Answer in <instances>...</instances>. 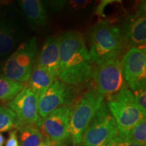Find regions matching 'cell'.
Returning a JSON list of instances; mask_svg holds the SVG:
<instances>
[{
    "label": "cell",
    "mask_w": 146,
    "mask_h": 146,
    "mask_svg": "<svg viewBox=\"0 0 146 146\" xmlns=\"http://www.w3.org/2000/svg\"><path fill=\"white\" fill-rule=\"evenodd\" d=\"M59 37L58 78L71 86L86 83L91 78L94 62L83 35L78 31H68Z\"/></svg>",
    "instance_id": "cell-1"
},
{
    "label": "cell",
    "mask_w": 146,
    "mask_h": 146,
    "mask_svg": "<svg viewBox=\"0 0 146 146\" xmlns=\"http://www.w3.org/2000/svg\"><path fill=\"white\" fill-rule=\"evenodd\" d=\"M89 52L96 64L119 58L126 43L121 29L110 20H101L89 33Z\"/></svg>",
    "instance_id": "cell-2"
},
{
    "label": "cell",
    "mask_w": 146,
    "mask_h": 146,
    "mask_svg": "<svg viewBox=\"0 0 146 146\" xmlns=\"http://www.w3.org/2000/svg\"><path fill=\"white\" fill-rule=\"evenodd\" d=\"M105 97L96 89H89L78 100L70 112L69 137L73 143L81 144L84 132L104 102Z\"/></svg>",
    "instance_id": "cell-3"
},
{
    "label": "cell",
    "mask_w": 146,
    "mask_h": 146,
    "mask_svg": "<svg viewBox=\"0 0 146 146\" xmlns=\"http://www.w3.org/2000/svg\"><path fill=\"white\" fill-rule=\"evenodd\" d=\"M106 103L120 135L127 134L140 120L145 117L138 108L132 91L127 87L114 96L107 97Z\"/></svg>",
    "instance_id": "cell-4"
},
{
    "label": "cell",
    "mask_w": 146,
    "mask_h": 146,
    "mask_svg": "<svg viewBox=\"0 0 146 146\" xmlns=\"http://www.w3.org/2000/svg\"><path fill=\"white\" fill-rule=\"evenodd\" d=\"M36 54L37 39L33 36L22 43L7 59L1 68V74L20 83L29 81L35 63Z\"/></svg>",
    "instance_id": "cell-5"
},
{
    "label": "cell",
    "mask_w": 146,
    "mask_h": 146,
    "mask_svg": "<svg viewBox=\"0 0 146 146\" xmlns=\"http://www.w3.org/2000/svg\"><path fill=\"white\" fill-rule=\"evenodd\" d=\"M118 133L116 121L104 102L84 132L81 143L84 146H104Z\"/></svg>",
    "instance_id": "cell-6"
},
{
    "label": "cell",
    "mask_w": 146,
    "mask_h": 146,
    "mask_svg": "<svg viewBox=\"0 0 146 146\" xmlns=\"http://www.w3.org/2000/svg\"><path fill=\"white\" fill-rule=\"evenodd\" d=\"M91 78L94 81L95 89L104 97L114 96L126 87L120 58L97 64L93 68Z\"/></svg>",
    "instance_id": "cell-7"
},
{
    "label": "cell",
    "mask_w": 146,
    "mask_h": 146,
    "mask_svg": "<svg viewBox=\"0 0 146 146\" xmlns=\"http://www.w3.org/2000/svg\"><path fill=\"white\" fill-rule=\"evenodd\" d=\"M121 65L124 80L131 90L145 89V47H131L123 56Z\"/></svg>",
    "instance_id": "cell-8"
},
{
    "label": "cell",
    "mask_w": 146,
    "mask_h": 146,
    "mask_svg": "<svg viewBox=\"0 0 146 146\" xmlns=\"http://www.w3.org/2000/svg\"><path fill=\"white\" fill-rule=\"evenodd\" d=\"M74 99L73 86L56 79L39 100V120L45 118L59 108L69 107L72 105Z\"/></svg>",
    "instance_id": "cell-9"
},
{
    "label": "cell",
    "mask_w": 146,
    "mask_h": 146,
    "mask_svg": "<svg viewBox=\"0 0 146 146\" xmlns=\"http://www.w3.org/2000/svg\"><path fill=\"white\" fill-rule=\"evenodd\" d=\"M38 103L37 96L28 85L25 86L14 100L8 102V107L16 115V128L18 129L25 126L36 125L39 120Z\"/></svg>",
    "instance_id": "cell-10"
},
{
    "label": "cell",
    "mask_w": 146,
    "mask_h": 146,
    "mask_svg": "<svg viewBox=\"0 0 146 146\" xmlns=\"http://www.w3.org/2000/svg\"><path fill=\"white\" fill-rule=\"evenodd\" d=\"M71 109L63 106L56 109L45 118L39 120L36 126L53 143H62L69 138V122Z\"/></svg>",
    "instance_id": "cell-11"
},
{
    "label": "cell",
    "mask_w": 146,
    "mask_h": 146,
    "mask_svg": "<svg viewBox=\"0 0 146 146\" xmlns=\"http://www.w3.org/2000/svg\"><path fill=\"white\" fill-rule=\"evenodd\" d=\"M120 29L126 45L131 47H145L146 43L145 2L140 3L135 13L129 16L125 20Z\"/></svg>",
    "instance_id": "cell-12"
},
{
    "label": "cell",
    "mask_w": 146,
    "mask_h": 146,
    "mask_svg": "<svg viewBox=\"0 0 146 146\" xmlns=\"http://www.w3.org/2000/svg\"><path fill=\"white\" fill-rule=\"evenodd\" d=\"M18 27L6 18H0V59L10 54L21 39Z\"/></svg>",
    "instance_id": "cell-13"
},
{
    "label": "cell",
    "mask_w": 146,
    "mask_h": 146,
    "mask_svg": "<svg viewBox=\"0 0 146 146\" xmlns=\"http://www.w3.org/2000/svg\"><path fill=\"white\" fill-rule=\"evenodd\" d=\"M20 6L34 29L44 28L48 25L49 14L43 1L39 0H21Z\"/></svg>",
    "instance_id": "cell-14"
},
{
    "label": "cell",
    "mask_w": 146,
    "mask_h": 146,
    "mask_svg": "<svg viewBox=\"0 0 146 146\" xmlns=\"http://www.w3.org/2000/svg\"><path fill=\"white\" fill-rule=\"evenodd\" d=\"M59 36L47 37L35 63L47 69L56 76L59 62Z\"/></svg>",
    "instance_id": "cell-15"
},
{
    "label": "cell",
    "mask_w": 146,
    "mask_h": 146,
    "mask_svg": "<svg viewBox=\"0 0 146 146\" xmlns=\"http://www.w3.org/2000/svg\"><path fill=\"white\" fill-rule=\"evenodd\" d=\"M56 74L47 69L35 64L28 86L35 93L38 99L43 96L47 89L56 80Z\"/></svg>",
    "instance_id": "cell-16"
},
{
    "label": "cell",
    "mask_w": 146,
    "mask_h": 146,
    "mask_svg": "<svg viewBox=\"0 0 146 146\" xmlns=\"http://www.w3.org/2000/svg\"><path fill=\"white\" fill-rule=\"evenodd\" d=\"M24 87V83L14 81L0 74V102L12 101Z\"/></svg>",
    "instance_id": "cell-17"
},
{
    "label": "cell",
    "mask_w": 146,
    "mask_h": 146,
    "mask_svg": "<svg viewBox=\"0 0 146 146\" xmlns=\"http://www.w3.org/2000/svg\"><path fill=\"white\" fill-rule=\"evenodd\" d=\"M21 132L20 146H39L45 137L36 125L25 126L18 129Z\"/></svg>",
    "instance_id": "cell-18"
},
{
    "label": "cell",
    "mask_w": 146,
    "mask_h": 146,
    "mask_svg": "<svg viewBox=\"0 0 146 146\" xmlns=\"http://www.w3.org/2000/svg\"><path fill=\"white\" fill-rule=\"evenodd\" d=\"M130 141L146 146V118L140 120L127 134L121 135Z\"/></svg>",
    "instance_id": "cell-19"
},
{
    "label": "cell",
    "mask_w": 146,
    "mask_h": 146,
    "mask_svg": "<svg viewBox=\"0 0 146 146\" xmlns=\"http://www.w3.org/2000/svg\"><path fill=\"white\" fill-rule=\"evenodd\" d=\"M16 115L7 106H0V133L5 132L16 127Z\"/></svg>",
    "instance_id": "cell-20"
},
{
    "label": "cell",
    "mask_w": 146,
    "mask_h": 146,
    "mask_svg": "<svg viewBox=\"0 0 146 146\" xmlns=\"http://www.w3.org/2000/svg\"><path fill=\"white\" fill-rule=\"evenodd\" d=\"M134 98L138 108L144 116H146V90L139 89L134 91Z\"/></svg>",
    "instance_id": "cell-21"
},
{
    "label": "cell",
    "mask_w": 146,
    "mask_h": 146,
    "mask_svg": "<svg viewBox=\"0 0 146 146\" xmlns=\"http://www.w3.org/2000/svg\"><path fill=\"white\" fill-rule=\"evenodd\" d=\"M67 1H43V4L45 5L47 10H50L53 12H60L65 8V5L66 4Z\"/></svg>",
    "instance_id": "cell-22"
},
{
    "label": "cell",
    "mask_w": 146,
    "mask_h": 146,
    "mask_svg": "<svg viewBox=\"0 0 146 146\" xmlns=\"http://www.w3.org/2000/svg\"><path fill=\"white\" fill-rule=\"evenodd\" d=\"M119 146H143L129 140L125 137L118 133L117 135L113 139Z\"/></svg>",
    "instance_id": "cell-23"
},
{
    "label": "cell",
    "mask_w": 146,
    "mask_h": 146,
    "mask_svg": "<svg viewBox=\"0 0 146 146\" xmlns=\"http://www.w3.org/2000/svg\"><path fill=\"white\" fill-rule=\"evenodd\" d=\"M5 146H20L17 136V130H13L10 133Z\"/></svg>",
    "instance_id": "cell-24"
},
{
    "label": "cell",
    "mask_w": 146,
    "mask_h": 146,
    "mask_svg": "<svg viewBox=\"0 0 146 146\" xmlns=\"http://www.w3.org/2000/svg\"><path fill=\"white\" fill-rule=\"evenodd\" d=\"M39 146H55V143H53L52 141H51L46 137H45L44 140H43V142Z\"/></svg>",
    "instance_id": "cell-25"
},
{
    "label": "cell",
    "mask_w": 146,
    "mask_h": 146,
    "mask_svg": "<svg viewBox=\"0 0 146 146\" xmlns=\"http://www.w3.org/2000/svg\"><path fill=\"white\" fill-rule=\"evenodd\" d=\"M104 146H119V145H118V143H116V142L115 141L114 139H112V141H110L109 143H108L106 145H104Z\"/></svg>",
    "instance_id": "cell-26"
},
{
    "label": "cell",
    "mask_w": 146,
    "mask_h": 146,
    "mask_svg": "<svg viewBox=\"0 0 146 146\" xmlns=\"http://www.w3.org/2000/svg\"><path fill=\"white\" fill-rule=\"evenodd\" d=\"M4 144V137L0 133V146H3Z\"/></svg>",
    "instance_id": "cell-27"
},
{
    "label": "cell",
    "mask_w": 146,
    "mask_h": 146,
    "mask_svg": "<svg viewBox=\"0 0 146 146\" xmlns=\"http://www.w3.org/2000/svg\"><path fill=\"white\" fill-rule=\"evenodd\" d=\"M55 146H67V145H64V144H62V143H58V144L55 143Z\"/></svg>",
    "instance_id": "cell-28"
}]
</instances>
